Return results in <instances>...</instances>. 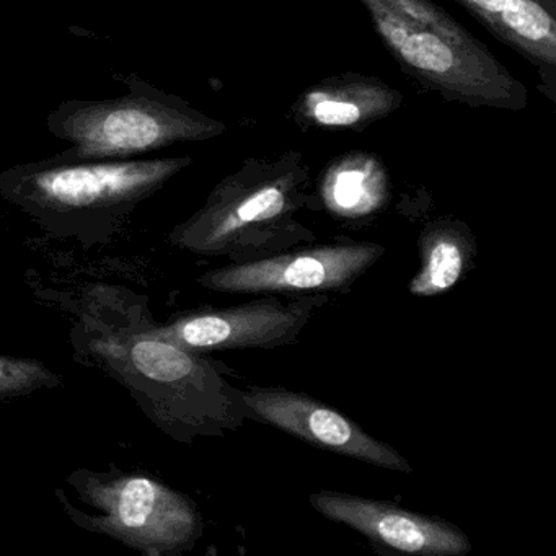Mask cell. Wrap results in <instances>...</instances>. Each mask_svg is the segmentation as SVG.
I'll use <instances>...</instances> for the list:
<instances>
[{"label": "cell", "instance_id": "obj_1", "mask_svg": "<svg viewBox=\"0 0 556 556\" xmlns=\"http://www.w3.org/2000/svg\"><path fill=\"white\" fill-rule=\"evenodd\" d=\"M74 357L128 390L139 408L175 441L223 438L249 419L243 390L203 354L164 340L148 298L93 282L71 295Z\"/></svg>", "mask_w": 556, "mask_h": 556}, {"label": "cell", "instance_id": "obj_2", "mask_svg": "<svg viewBox=\"0 0 556 556\" xmlns=\"http://www.w3.org/2000/svg\"><path fill=\"white\" fill-rule=\"evenodd\" d=\"M193 164L191 155L18 164L0 170V198L56 239L109 240L139 204Z\"/></svg>", "mask_w": 556, "mask_h": 556}, {"label": "cell", "instance_id": "obj_3", "mask_svg": "<svg viewBox=\"0 0 556 556\" xmlns=\"http://www.w3.org/2000/svg\"><path fill=\"white\" fill-rule=\"evenodd\" d=\"M308 185L311 167L301 152L247 159L213 188L197 213L172 230L168 242L233 263L312 243L314 232L298 219L308 206Z\"/></svg>", "mask_w": 556, "mask_h": 556}, {"label": "cell", "instance_id": "obj_4", "mask_svg": "<svg viewBox=\"0 0 556 556\" xmlns=\"http://www.w3.org/2000/svg\"><path fill=\"white\" fill-rule=\"evenodd\" d=\"M122 80L128 87L126 96L67 100L48 115L50 135L70 144L53 161H128L181 142L210 141L227 131L219 119L136 74Z\"/></svg>", "mask_w": 556, "mask_h": 556}, {"label": "cell", "instance_id": "obj_5", "mask_svg": "<svg viewBox=\"0 0 556 556\" xmlns=\"http://www.w3.org/2000/svg\"><path fill=\"white\" fill-rule=\"evenodd\" d=\"M83 507L61 496L67 517L80 529L110 536L146 556L188 552L203 535L197 503L149 473L79 468L66 478Z\"/></svg>", "mask_w": 556, "mask_h": 556}, {"label": "cell", "instance_id": "obj_6", "mask_svg": "<svg viewBox=\"0 0 556 556\" xmlns=\"http://www.w3.org/2000/svg\"><path fill=\"white\" fill-rule=\"evenodd\" d=\"M386 249L351 242L292 249L265 258L230 263L204 273L198 282L226 294L311 295L344 292L366 275Z\"/></svg>", "mask_w": 556, "mask_h": 556}, {"label": "cell", "instance_id": "obj_7", "mask_svg": "<svg viewBox=\"0 0 556 556\" xmlns=\"http://www.w3.org/2000/svg\"><path fill=\"white\" fill-rule=\"evenodd\" d=\"M328 294L295 295L288 302L260 299L236 307L200 308L157 325L164 340L190 353L229 350H276L298 341Z\"/></svg>", "mask_w": 556, "mask_h": 556}, {"label": "cell", "instance_id": "obj_8", "mask_svg": "<svg viewBox=\"0 0 556 556\" xmlns=\"http://www.w3.org/2000/svg\"><path fill=\"white\" fill-rule=\"evenodd\" d=\"M249 419H258L321 451L344 455L386 470L412 473L409 462L392 445L367 434L327 403L276 387L243 390Z\"/></svg>", "mask_w": 556, "mask_h": 556}, {"label": "cell", "instance_id": "obj_9", "mask_svg": "<svg viewBox=\"0 0 556 556\" xmlns=\"http://www.w3.org/2000/svg\"><path fill=\"white\" fill-rule=\"evenodd\" d=\"M312 507L333 522L363 533L374 545L413 556H464L471 542L464 530L441 517L425 516L390 501L367 500L341 491L308 496Z\"/></svg>", "mask_w": 556, "mask_h": 556}, {"label": "cell", "instance_id": "obj_10", "mask_svg": "<svg viewBox=\"0 0 556 556\" xmlns=\"http://www.w3.org/2000/svg\"><path fill=\"white\" fill-rule=\"evenodd\" d=\"M402 105V92L383 80L341 74L305 89L292 105V119L304 131H363Z\"/></svg>", "mask_w": 556, "mask_h": 556}, {"label": "cell", "instance_id": "obj_11", "mask_svg": "<svg viewBox=\"0 0 556 556\" xmlns=\"http://www.w3.org/2000/svg\"><path fill=\"white\" fill-rule=\"evenodd\" d=\"M501 43L555 76L556 17L533 0H457Z\"/></svg>", "mask_w": 556, "mask_h": 556}, {"label": "cell", "instance_id": "obj_12", "mask_svg": "<svg viewBox=\"0 0 556 556\" xmlns=\"http://www.w3.org/2000/svg\"><path fill=\"white\" fill-rule=\"evenodd\" d=\"M318 194L331 216L363 219L382 210L389 201V172L377 155L350 152L327 165Z\"/></svg>", "mask_w": 556, "mask_h": 556}, {"label": "cell", "instance_id": "obj_13", "mask_svg": "<svg viewBox=\"0 0 556 556\" xmlns=\"http://www.w3.org/2000/svg\"><path fill=\"white\" fill-rule=\"evenodd\" d=\"M421 268L408 291L418 298L445 294L464 278L477 255V242L467 224L452 217L431 220L418 240Z\"/></svg>", "mask_w": 556, "mask_h": 556}, {"label": "cell", "instance_id": "obj_14", "mask_svg": "<svg viewBox=\"0 0 556 556\" xmlns=\"http://www.w3.org/2000/svg\"><path fill=\"white\" fill-rule=\"evenodd\" d=\"M61 377L43 361L0 354V402L61 387Z\"/></svg>", "mask_w": 556, "mask_h": 556}, {"label": "cell", "instance_id": "obj_15", "mask_svg": "<svg viewBox=\"0 0 556 556\" xmlns=\"http://www.w3.org/2000/svg\"><path fill=\"white\" fill-rule=\"evenodd\" d=\"M536 4L542 5L549 15L556 17V0H533Z\"/></svg>", "mask_w": 556, "mask_h": 556}]
</instances>
